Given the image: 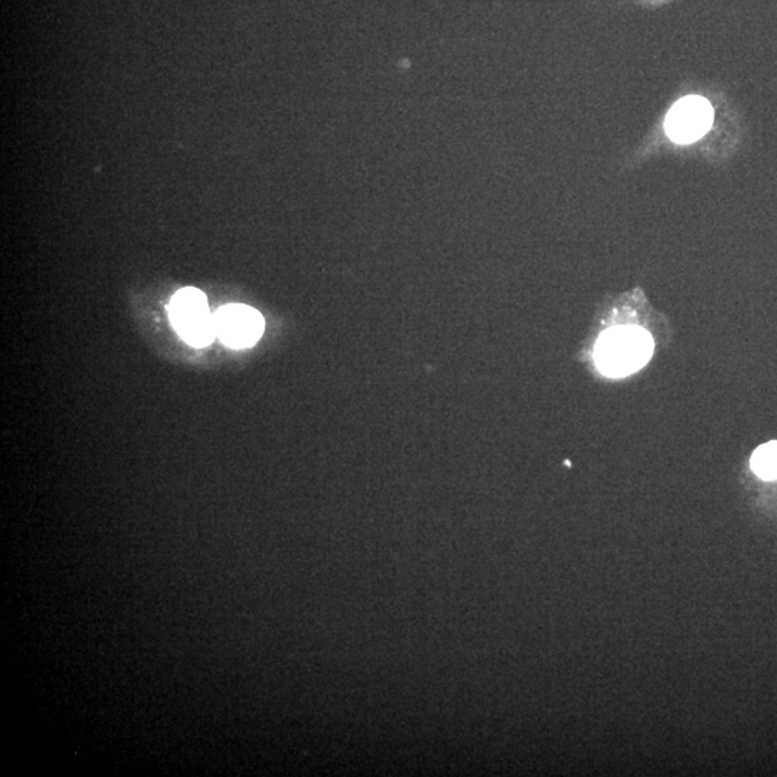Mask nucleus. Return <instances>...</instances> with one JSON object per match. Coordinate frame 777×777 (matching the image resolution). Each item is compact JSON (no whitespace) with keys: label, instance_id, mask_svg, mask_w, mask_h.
I'll return each mask as SVG.
<instances>
[{"label":"nucleus","instance_id":"4","mask_svg":"<svg viewBox=\"0 0 777 777\" xmlns=\"http://www.w3.org/2000/svg\"><path fill=\"white\" fill-rule=\"evenodd\" d=\"M216 336L233 349L254 346L264 333V318L255 309L242 304L225 305L215 313Z\"/></svg>","mask_w":777,"mask_h":777},{"label":"nucleus","instance_id":"1","mask_svg":"<svg viewBox=\"0 0 777 777\" xmlns=\"http://www.w3.org/2000/svg\"><path fill=\"white\" fill-rule=\"evenodd\" d=\"M654 340L641 327H614L599 337L594 356L599 371L611 377H624L650 361Z\"/></svg>","mask_w":777,"mask_h":777},{"label":"nucleus","instance_id":"3","mask_svg":"<svg viewBox=\"0 0 777 777\" xmlns=\"http://www.w3.org/2000/svg\"><path fill=\"white\" fill-rule=\"evenodd\" d=\"M714 111L703 97H686L678 101L665 120L669 139L678 145H690L701 139L712 128Z\"/></svg>","mask_w":777,"mask_h":777},{"label":"nucleus","instance_id":"5","mask_svg":"<svg viewBox=\"0 0 777 777\" xmlns=\"http://www.w3.org/2000/svg\"><path fill=\"white\" fill-rule=\"evenodd\" d=\"M757 477L774 481L777 479V441L759 447L750 461Z\"/></svg>","mask_w":777,"mask_h":777},{"label":"nucleus","instance_id":"2","mask_svg":"<svg viewBox=\"0 0 777 777\" xmlns=\"http://www.w3.org/2000/svg\"><path fill=\"white\" fill-rule=\"evenodd\" d=\"M167 313L172 326L193 348H205L215 340V314L211 313L206 296L198 288L177 291Z\"/></svg>","mask_w":777,"mask_h":777}]
</instances>
